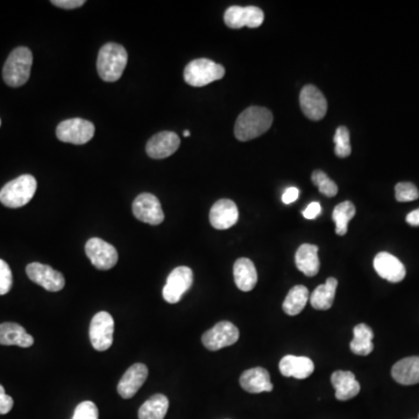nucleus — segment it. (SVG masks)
I'll return each instance as SVG.
<instances>
[{"label": "nucleus", "mask_w": 419, "mask_h": 419, "mask_svg": "<svg viewBox=\"0 0 419 419\" xmlns=\"http://www.w3.org/2000/svg\"><path fill=\"white\" fill-rule=\"evenodd\" d=\"M272 124L273 114L268 109L248 107L238 117L234 126V135L238 140H252L268 131Z\"/></svg>", "instance_id": "1"}, {"label": "nucleus", "mask_w": 419, "mask_h": 419, "mask_svg": "<svg viewBox=\"0 0 419 419\" xmlns=\"http://www.w3.org/2000/svg\"><path fill=\"white\" fill-rule=\"evenodd\" d=\"M128 55L121 45L109 42L100 48L97 60V70L105 82H117L128 66Z\"/></svg>", "instance_id": "2"}, {"label": "nucleus", "mask_w": 419, "mask_h": 419, "mask_svg": "<svg viewBox=\"0 0 419 419\" xmlns=\"http://www.w3.org/2000/svg\"><path fill=\"white\" fill-rule=\"evenodd\" d=\"M33 54L26 47H18L7 57L3 69L4 81L11 88H19L27 83L31 76Z\"/></svg>", "instance_id": "3"}, {"label": "nucleus", "mask_w": 419, "mask_h": 419, "mask_svg": "<svg viewBox=\"0 0 419 419\" xmlns=\"http://www.w3.org/2000/svg\"><path fill=\"white\" fill-rule=\"evenodd\" d=\"M38 189L34 176L21 175L0 190V202L10 209H19L31 202Z\"/></svg>", "instance_id": "4"}, {"label": "nucleus", "mask_w": 419, "mask_h": 419, "mask_svg": "<svg viewBox=\"0 0 419 419\" xmlns=\"http://www.w3.org/2000/svg\"><path fill=\"white\" fill-rule=\"evenodd\" d=\"M225 76V68L211 60H193L184 69V81L189 85L202 88Z\"/></svg>", "instance_id": "5"}, {"label": "nucleus", "mask_w": 419, "mask_h": 419, "mask_svg": "<svg viewBox=\"0 0 419 419\" xmlns=\"http://www.w3.org/2000/svg\"><path fill=\"white\" fill-rule=\"evenodd\" d=\"M57 139L72 144H84L95 135V125L82 118H74L60 123L56 128Z\"/></svg>", "instance_id": "6"}, {"label": "nucleus", "mask_w": 419, "mask_h": 419, "mask_svg": "<svg viewBox=\"0 0 419 419\" xmlns=\"http://www.w3.org/2000/svg\"><path fill=\"white\" fill-rule=\"evenodd\" d=\"M114 320L110 313L100 311L96 313L90 324V341L98 352L107 350L114 343Z\"/></svg>", "instance_id": "7"}, {"label": "nucleus", "mask_w": 419, "mask_h": 419, "mask_svg": "<svg viewBox=\"0 0 419 419\" xmlns=\"http://www.w3.org/2000/svg\"><path fill=\"white\" fill-rule=\"evenodd\" d=\"M193 283V272L189 267L181 266L174 269L168 276L163 288V298L169 304H176L182 299Z\"/></svg>", "instance_id": "8"}, {"label": "nucleus", "mask_w": 419, "mask_h": 419, "mask_svg": "<svg viewBox=\"0 0 419 419\" xmlns=\"http://www.w3.org/2000/svg\"><path fill=\"white\" fill-rule=\"evenodd\" d=\"M85 253L91 263L100 270H109L117 265V249L99 238H91L88 240Z\"/></svg>", "instance_id": "9"}, {"label": "nucleus", "mask_w": 419, "mask_h": 419, "mask_svg": "<svg viewBox=\"0 0 419 419\" xmlns=\"http://www.w3.org/2000/svg\"><path fill=\"white\" fill-rule=\"evenodd\" d=\"M238 327L230 322H219L207 330L202 337V343L209 350H219L234 345L239 339Z\"/></svg>", "instance_id": "10"}, {"label": "nucleus", "mask_w": 419, "mask_h": 419, "mask_svg": "<svg viewBox=\"0 0 419 419\" xmlns=\"http://www.w3.org/2000/svg\"><path fill=\"white\" fill-rule=\"evenodd\" d=\"M224 20L227 27L233 29H239L245 26L258 28L265 20V14L261 8L256 6H232L227 8L224 15Z\"/></svg>", "instance_id": "11"}, {"label": "nucleus", "mask_w": 419, "mask_h": 419, "mask_svg": "<svg viewBox=\"0 0 419 419\" xmlns=\"http://www.w3.org/2000/svg\"><path fill=\"white\" fill-rule=\"evenodd\" d=\"M133 214L137 219L149 225H160L165 220V213L158 197L151 193L139 195L132 205Z\"/></svg>", "instance_id": "12"}, {"label": "nucleus", "mask_w": 419, "mask_h": 419, "mask_svg": "<svg viewBox=\"0 0 419 419\" xmlns=\"http://www.w3.org/2000/svg\"><path fill=\"white\" fill-rule=\"evenodd\" d=\"M26 273L31 281L41 285L42 288H45L48 291H60L66 285L64 276L55 269H53L50 266L33 262L26 267Z\"/></svg>", "instance_id": "13"}, {"label": "nucleus", "mask_w": 419, "mask_h": 419, "mask_svg": "<svg viewBox=\"0 0 419 419\" xmlns=\"http://www.w3.org/2000/svg\"><path fill=\"white\" fill-rule=\"evenodd\" d=\"M299 104L303 114L311 121H322L327 112V98L315 85H305L301 91Z\"/></svg>", "instance_id": "14"}, {"label": "nucleus", "mask_w": 419, "mask_h": 419, "mask_svg": "<svg viewBox=\"0 0 419 419\" xmlns=\"http://www.w3.org/2000/svg\"><path fill=\"white\" fill-rule=\"evenodd\" d=\"M181 139L174 132H160L154 137H151L146 146L148 156L151 158H169L179 149Z\"/></svg>", "instance_id": "15"}, {"label": "nucleus", "mask_w": 419, "mask_h": 419, "mask_svg": "<svg viewBox=\"0 0 419 419\" xmlns=\"http://www.w3.org/2000/svg\"><path fill=\"white\" fill-rule=\"evenodd\" d=\"M239 219L237 204L231 200H219L210 211V223L216 230H228Z\"/></svg>", "instance_id": "16"}, {"label": "nucleus", "mask_w": 419, "mask_h": 419, "mask_svg": "<svg viewBox=\"0 0 419 419\" xmlns=\"http://www.w3.org/2000/svg\"><path fill=\"white\" fill-rule=\"evenodd\" d=\"M374 268L380 277L392 283H399L406 277L404 265L399 259L387 252H381L375 256Z\"/></svg>", "instance_id": "17"}, {"label": "nucleus", "mask_w": 419, "mask_h": 419, "mask_svg": "<svg viewBox=\"0 0 419 419\" xmlns=\"http://www.w3.org/2000/svg\"><path fill=\"white\" fill-rule=\"evenodd\" d=\"M148 378V368L144 364H135L128 368L118 383V392L123 399H132Z\"/></svg>", "instance_id": "18"}, {"label": "nucleus", "mask_w": 419, "mask_h": 419, "mask_svg": "<svg viewBox=\"0 0 419 419\" xmlns=\"http://www.w3.org/2000/svg\"><path fill=\"white\" fill-rule=\"evenodd\" d=\"M240 385L251 394L272 392L273 383L270 375L265 368L255 367L244 371L240 376Z\"/></svg>", "instance_id": "19"}, {"label": "nucleus", "mask_w": 419, "mask_h": 419, "mask_svg": "<svg viewBox=\"0 0 419 419\" xmlns=\"http://www.w3.org/2000/svg\"><path fill=\"white\" fill-rule=\"evenodd\" d=\"M280 371L285 378H295L304 380L309 378L315 371L312 360L306 357L287 355L280 361Z\"/></svg>", "instance_id": "20"}, {"label": "nucleus", "mask_w": 419, "mask_h": 419, "mask_svg": "<svg viewBox=\"0 0 419 419\" xmlns=\"http://www.w3.org/2000/svg\"><path fill=\"white\" fill-rule=\"evenodd\" d=\"M331 382L336 389V399L348 401L360 392V383L352 371H337L331 376Z\"/></svg>", "instance_id": "21"}, {"label": "nucleus", "mask_w": 419, "mask_h": 419, "mask_svg": "<svg viewBox=\"0 0 419 419\" xmlns=\"http://www.w3.org/2000/svg\"><path fill=\"white\" fill-rule=\"evenodd\" d=\"M296 267L305 276L312 277L320 273V262L318 247L315 245L304 244L297 249L295 255Z\"/></svg>", "instance_id": "22"}, {"label": "nucleus", "mask_w": 419, "mask_h": 419, "mask_svg": "<svg viewBox=\"0 0 419 419\" xmlns=\"http://www.w3.org/2000/svg\"><path fill=\"white\" fill-rule=\"evenodd\" d=\"M233 274L235 284L241 291H251L258 283V272L249 259H238L234 263Z\"/></svg>", "instance_id": "23"}, {"label": "nucleus", "mask_w": 419, "mask_h": 419, "mask_svg": "<svg viewBox=\"0 0 419 419\" xmlns=\"http://www.w3.org/2000/svg\"><path fill=\"white\" fill-rule=\"evenodd\" d=\"M34 344V338L27 334L24 327L17 323L0 324V345L5 346H20V348H31Z\"/></svg>", "instance_id": "24"}, {"label": "nucleus", "mask_w": 419, "mask_h": 419, "mask_svg": "<svg viewBox=\"0 0 419 419\" xmlns=\"http://www.w3.org/2000/svg\"><path fill=\"white\" fill-rule=\"evenodd\" d=\"M392 375L399 385H417L419 383V357H406L397 361L392 367Z\"/></svg>", "instance_id": "25"}, {"label": "nucleus", "mask_w": 419, "mask_h": 419, "mask_svg": "<svg viewBox=\"0 0 419 419\" xmlns=\"http://www.w3.org/2000/svg\"><path fill=\"white\" fill-rule=\"evenodd\" d=\"M338 280L334 277L327 279L324 284H320L310 295V303L317 310H329L334 304Z\"/></svg>", "instance_id": "26"}, {"label": "nucleus", "mask_w": 419, "mask_h": 419, "mask_svg": "<svg viewBox=\"0 0 419 419\" xmlns=\"http://www.w3.org/2000/svg\"><path fill=\"white\" fill-rule=\"evenodd\" d=\"M353 334V341H350V350L361 357L369 355L374 350V332L371 327L366 324H359L354 327Z\"/></svg>", "instance_id": "27"}, {"label": "nucleus", "mask_w": 419, "mask_h": 419, "mask_svg": "<svg viewBox=\"0 0 419 419\" xmlns=\"http://www.w3.org/2000/svg\"><path fill=\"white\" fill-rule=\"evenodd\" d=\"M310 299V292L304 285H295L288 292L283 302V311L288 316H297L305 308L306 303Z\"/></svg>", "instance_id": "28"}, {"label": "nucleus", "mask_w": 419, "mask_h": 419, "mask_svg": "<svg viewBox=\"0 0 419 419\" xmlns=\"http://www.w3.org/2000/svg\"><path fill=\"white\" fill-rule=\"evenodd\" d=\"M168 408L169 399L162 394H156L141 406L139 419H165Z\"/></svg>", "instance_id": "29"}, {"label": "nucleus", "mask_w": 419, "mask_h": 419, "mask_svg": "<svg viewBox=\"0 0 419 419\" xmlns=\"http://www.w3.org/2000/svg\"><path fill=\"white\" fill-rule=\"evenodd\" d=\"M355 213H357L355 207L350 200L343 202L334 207L332 219L336 224V233L338 235H345L348 233V223L353 219Z\"/></svg>", "instance_id": "30"}, {"label": "nucleus", "mask_w": 419, "mask_h": 419, "mask_svg": "<svg viewBox=\"0 0 419 419\" xmlns=\"http://www.w3.org/2000/svg\"><path fill=\"white\" fill-rule=\"evenodd\" d=\"M334 153L337 155L338 158H345L350 156L352 153V147H350V131L348 128L345 126H341L338 128L334 135Z\"/></svg>", "instance_id": "31"}, {"label": "nucleus", "mask_w": 419, "mask_h": 419, "mask_svg": "<svg viewBox=\"0 0 419 419\" xmlns=\"http://www.w3.org/2000/svg\"><path fill=\"white\" fill-rule=\"evenodd\" d=\"M311 179H312L313 184L318 186V189L324 196L334 197L337 195V184L322 170H315L311 176Z\"/></svg>", "instance_id": "32"}, {"label": "nucleus", "mask_w": 419, "mask_h": 419, "mask_svg": "<svg viewBox=\"0 0 419 419\" xmlns=\"http://www.w3.org/2000/svg\"><path fill=\"white\" fill-rule=\"evenodd\" d=\"M395 197L397 202H413L419 198V191L413 183H399L395 186Z\"/></svg>", "instance_id": "33"}, {"label": "nucleus", "mask_w": 419, "mask_h": 419, "mask_svg": "<svg viewBox=\"0 0 419 419\" xmlns=\"http://www.w3.org/2000/svg\"><path fill=\"white\" fill-rule=\"evenodd\" d=\"M98 417L99 413L96 404L91 401H85L77 406L72 419H98Z\"/></svg>", "instance_id": "34"}, {"label": "nucleus", "mask_w": 419, "mask_h": 419, "mask_svg": "<svg viewBox=\"0 0 419 419\" xmlns=\"http://www.w3.org/2000/svg\"><path fill=\"white\" fill-rule=\"evenodd\" d=\"M13 283L10 266L0 259V296L6 295Z\"/></svg>", "instance_id": "35"}, {"label": "nucleus", "mask_w": 419, "mask_h": 419, "mask_svg": "<svg viewBox=\"0 0 419 419\" xmlns=\"http://www.w3.org/2000/svg\"><path fill=\"white\" fill-rule=\"evenodd\" d=\"M13 399L7 395L3 385H0V415H6L13 408Z\"/></svg>", "instance_id": "36"}, {"label": "nucleus", "mask_w": 419, "mask_h": 419, "mask_svg": "<svg viewBox=\"0 0 419 419\" xmlns=\"http://www.w3.org/2000/svg\"><path fill=\"white\" fill-rule=\"evenodd\" d=\"M52 4L64 10H72L83 6L85 1L84 0H53Z\"/></svg>", "instance_id": "37"}, {"label": "nucleus", "mask_w": 419, "mask_h": 419, "mask_svg": "<svg viewBox=\"0 0 419 419\" xmlns=\"http://www.w3.org/2000/svg\"><path fill=\"white\" fill-rule=\"evenodd\" d=\"M320 213H322V207H320V204L317 203V202H312V203L309 204L308 207L303 211V217H304L305 219L312 220L316 219L317 217L320 216Z\"/></svg>", "instance_id": "38"}, {"label": "nucleus", "mask_w": 419, "mask_h": 419, "mask_svg": "<svg viewBox=\"0 0 419 419\" xmlns=\"http://www.w3.org/2000/svg\"><path fill=\"white\" fill-rule=\"evenodd\" d=\"M298 197L299 190L297 189V188H295V186H291V188H288V189L285 190L283 196H282V200H283V203L284 204H291L294 203Z\"/></svg>", "instance_id": "39"}, {"label": "nucleus", "mask_w": 419, "mask_h": 419, "mask_svg": "<svg viewBox=\"0 0 419 419\" xmlns=\"http://www.w3.org/2000/svg\"><path fill=\"white\" fill-rule=\"evenodd\" d=\"M406 223L411 225V226H419V209L415 210L413 212H410L406 216Z\"/></svg>", "instance_id": "40"}, {"label": "nucleus", "mask_w": 419, "mask_h": 419, "mask_svg": "<svg viewBox=\"0 0 419 419\" xmlns=\"http://www.w3.org/2000/svg\"><path fill=\"white\" fill-rule=\"evenodd\" d=\"M183 135H184V137H186V138H189L190 131H184L183 132Z\"/></svg>", "instance_id": "41"}, {"label": "nucleus", "mask_w": 419, "mask_h": 419, "mask_svg": "<svg viewBox=\"0 0 419 419\" xmlns=\"http://www.w3.org/2000/svg\"><path fill=\"white\" fill-rule=\"evenodd\" d=\"M0 126H1V119H0Z\"/></svg>", "instance_id": "42"}, {"label": "nucleus", "mask_w": 419, "mask_h": 419, "mask_svg": "<svg viewBox=\"0 0 419 419\" xmlns=\"http://www.w3.org/2000/svg\"><path fill=\"white\" fill-rule=\"evenodd\" d=\"M418 419H419V415H418Z\"/></svg>", "instance_id": "43"}]
</instances>
